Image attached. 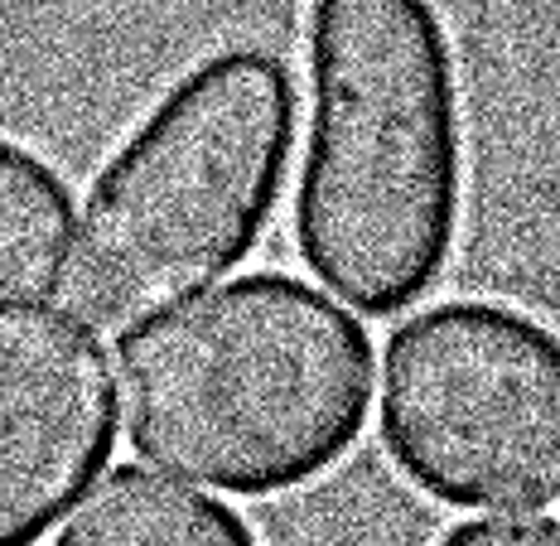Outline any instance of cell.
Segmentation results:
<instances>
[{"label": "cell", "instance_id": "1", "mask_svg": "<svg viewBox=\"0 0 560 546\" xmlns=\"http://www.w3.org/2000/svg\"><path fill=\"white\" fill-rule=\"evenodd\" d=\"M464 92L435 0H314L300 262L358 315L445 281L464 223Z\"/></svg>", "mask_w": 560, "mask_h": 546}, {"label": "cell", "instance_id": "2", "mask_svg": "<svg viewBox=\"0 0 560 546\" xmlns=\"http://www.w3.org/2000/svg\"><path fill=\"white\" fill-rule=\"evenodd\" d=\"M121 411L160 469L237 498L305 489L368 426V324L295 276H237L121 344Z\"/></svg>", "mask_w": 560, "mask_h": 546}, {"label": "cell", "instance_id": "3", "mask_svg": "<svg viewBox=\"0 0 560 546\" xmlns=\"http://www.w3.org/2000/svg\"><path fill=\"white\" fill-rule=\"evenodd\" d=\"M295 121L285 58L256 44L198 58L150 102L73 228L63 290L92 329L170 315L252 257L285 189Z\"/></svg>", "mask_w": 560, "mask_h": 546}, {"label": "cell", "instance_id": "4", "mask_svg": "<svg viewBox=\"0 0 560 546\" xmlns=\"http://www.w3.org/2000/svg\"><path fill=\"white\" fill-rule=\"evenodd\" d=\"M382 445L445 508L560 498V334L508 300H440L382 348Z\"/></svg>", "mask_w": 560, "mask_h": 546}, {"label": "cell", "instance_id": "5", "mask_svg": "<svg viewBox=\"0 0 560 546\" xmlns=\"http://www.w3.org/2000/svg\"><path fill=\"white\" fill-rule=\"evenodd\" d=\"M116 450L107 348L78 315L0 295V546H39Z\"/></svg>", "mask_w": 560, "mask_h": 546}, {"label": "cell", "instance_id": "6", "mask_svg": "<svg viewBox=\"0 0 560 546\" xmlns=\"http://www.w3.org/2000/svg\"><path fill=\"white\" fill-rule=\"evenodd\" d=\"M54 546H261L252 522L155 469L121 464L73 513Z\"/></svg>", "mask_w": 560, "mask_h": 546}, {"label": "cell", "instance_id": "7", "mask_svg": "<svg viewBox=\"0 0 560 546\" xmlns=\"http://www.w3.org/2000/svg\"><path fill=\"white\" fill-rule=\"evenodd\" d=\"M73 252V189L44 155L0 136V290L63 286Z\"/></svg>", "mask_w": 560, "mask_h": 546}, {"label": "cell", "instance_id": "8", "mask_svg": "<svg viewBox=\"0 0 560 546\" xmlns=\"http://www.w3.org/2000/svg\"><path fill=\"white\" fill-rule=\"evenodd\" d=\"M440 546H560V527L536 513H503V518H469L450 527Z\"/></svg>", "mask_w": 560, "mask_h": 546}]
</instances>
